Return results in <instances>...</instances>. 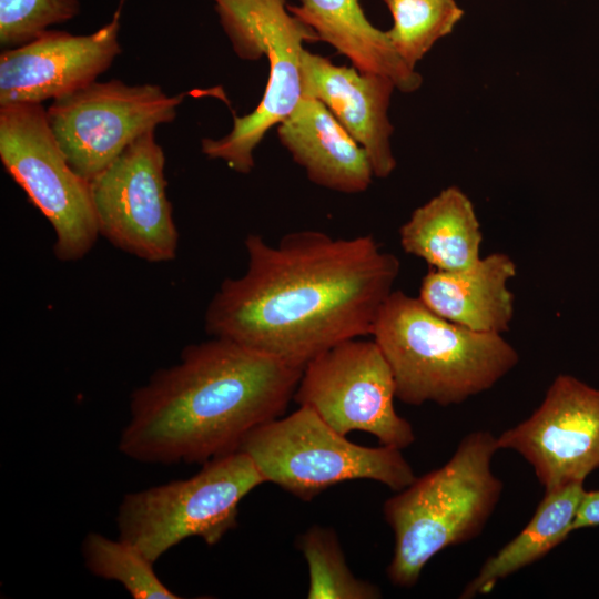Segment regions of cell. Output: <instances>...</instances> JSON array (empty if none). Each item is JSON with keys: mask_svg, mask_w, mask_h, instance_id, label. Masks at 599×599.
I'll use <instances>...</instances> for the list:
<instances>
[{"mask_svg": "<svg viewBox=\"0 0 599 599\" xmlns=\"http://www.w3.org/2000/svg\"><path fill=\"white\" fill-rule=\"evenodd\" d=\"M244 244L246 271L221 283L205 329L302 367L342 342L372 336L400 268L372 235L302 230L276 244L250 234Z\"/></svg>", "mask_w": 599, "mask_h": 599, "instance_id": "cell-1", "label": "cell"}, {"mask_svg": "<svg viewBox=\"0 0 599 599\" xmlns=\"http://www.w3.org/2000/svg\"><path fill=\"white\" fill-rule=\"evenodd\" d=\"M303 369L226 338L187 345L131 394L119 450L164 465L236 451L250 432L283 416Z\"/></svg>", "mask_w": 599, "mask_h": 599, "instance_id": "cell-2", "label": "cell"}, {"mask_svg": "<svg viewBox=\"0 0 599 599\" xmlns=\"http://www.w3.org/2000/svg\"><path fill=\"white\" fill-rule=\"evenodd\" d=\"M372 337L392 368L396 398L415 406L460 404L494 387L519 362L501 334L455 324L395 290Z\"/></svg>", "mask_w": 599, "mask_h": 599, "instance_id": "cell-3", "label": "cell"}, {"mask_svg": "<svg viewBox=\"0 0 599 599\" xmlns=\"http://www.w3.org/2000/svg\"><path fill=\"white\" fill-rule=\"evenodd\" d=\"M497 450L491 433L467 434L445 465L415 478L385 501L384 517L395 537L387 567L394 586H415L438 552L481 532L504 489L491 470Z\"/></svg>", "mask_w": 599, "mask_h": 599, "instance_id": "cell-4", "label": "cell"}, {"mask_svg": "<svg viewBox=\"0 0 599 599\" xmlns=\"http://www.w3.org/2000/svg\"><path fill=\"white\" fill-rule=\"evenodd\" d=\"M212 1L236 55L247 61L264 57L268 62L266 88L253 112L234 116L226 135L201 141V151L209 159L222 160L233 171L248 174L255 165L256 146L272 126L292 113L302 98L303 44L319 39L287 10L286 0Z\"/></svg>", "mask_w": 599, "mask_h": 599, "instance_id": "cell-5", "label": "cell"}, {"mask_svg": "<svg viewBox=\"0 0 599 599\" xmlns=\"http://www.w3.org/2000/svg\"><path fill=\"white\" fill-rule=\"evenodd\" d=\"M195 475L126 494L118 508L119 538L155 564L190 537L213 546L237 525L240 502L266 483L251 457H215Z\"/></svg>", "mask_w": 599, "mask_h": 599, "instance_id": "cell-6", "label": "cell"}, {"mask_svg": "<svg viewBox=\"0 0 599 599\" xmlns=\"http://www.w3.org/2000/svg\"><path fill=\"white\" fill-rule=\"evenodd\" d=\"M238 450L266 483L305 501L347 480H375L399 491L416 478L400 449L352 443L306 406L257 426Z\"/></svg>", "mask_w": 599, "mask_h": 599, "instance_id": "cell-7", "label": "cell"}, {"mask_svg": "<svg viewBox=\"0 0 599 599\" xmlns=\"http://www.w3.org/2000/svg\"><path fill=\"white\" fill-rule=\"evenodd\" d=\"M0 160L51 224L55 257H84L100 236L90 182L67 161L42 104L0 105Z\"/></svg>", "mask_w": 599, "mask_h": 599, "instance_id": "cell-8", "label": "cell"}, {"mask_svg": "<svg viewBox=\"0 0 599 599\" xmlns=\"http://www.w3.org/2000/svg\"><path fill=\"white\" fill-rule=\"evenodd\" d=\"M183 99L153 83L94 81L53 100L47 119L71 167L90 182L141 135L173 122Z\"/></svg>", "mask_w": 599, "mask_h": 599, "instance_id": "cell-9", "label": "cell"}, {"mask_svg": "<svg viewBox=\"0 0 599 599\" xmlns=\"http://www.w3.org/2000/svg\"><path fill=\"white\" fill-rule=\"evenodd\" d=\"M392 368L374 339L342 342L309 361L293 399L346 436L362 430L380 445L404 449L415 441L412 424L395 409Z\"/></svg>", "mask_w": 599, "mask_h": 599, "instance_id": "cell-10", "label": "cell"}, {"mask_svg": "<svg viewBox=\"0 0 599 599\" xmlns=\"http://www.w3.org/2000/svg\"><path fill=\"white\" fill-rule=\"evenodd\" d=\"M154 133L132 142L90 186L100 236L138 258L165 263L176 256L179 232Z\"/></svg>", "mask_w": 599, "mask_h": 599, "instance_id": "cell-11", "label": "cell"}, {"mask_svg": "<svg viewBox=\"0 0 599 599\" xmlns=\"http://www.w3.org/2000/svg\"><path fill=\"white\" fill-rule=\"evenodd\" d=\"M497 446L522 456L545 493L585 483L599 468V389L559 374L541 404L501 433Z\"/></svg>", "mask_w": 599, "mask_h": 599, "instance_id": "cell-12", "label": "cell"}, {"mask_svg": "<svg viewBox=\"0 0 599 599\" xmlns=\"http://www.w3.org/2000/svg\"><path fill=\"white\" fill-rule=\"evenodd\" d=\"M125 0L112 19L90 34L47 30L0 54V105L55 100L97 81L121 53L119 34Z\"/></svg>", "mask_w": 599, "mask_h": 599, "instance_id": "cell-13", "label": "cell"}, {"mask_svg": "<svg viewBox=\"0 0 599 599\" xmlns=\"http://www.w3.org/2000/svg\"><path fill=\"white\" fill-rule=\"evenodd\" d=\"M302 95L324 103L351 136L366 151L376 177L396 167L388 118L396 89L387 77L336 65L328 58L304 49L301 62Z\"/></svg>", "mask_w": 599, "mask_h": 599, "instance_id": "cell-14", "label": "cell"}, {"mask_svg": "<svg viewBox=\"0 0 599 599\" xmlns=\"http://www.w3.org/2000/svg\"><path fill=\"white\" fill-rule=\"evenodd\" d=\"M277 136L309 181L354 194L368 189L374 175L369 158L319 100L302 95L277 125Z\"/></svg>", "mask_w": 599, "mask_h": 599, "instance_id": "cell-15", "label": "cell"}, {"mask_svg": "<svg viewBox=\"0 0 599 599\" xmlns=\"http://www.w3.org/2000/svg\"><path fill=\"white\" fill-rule=\"evenodd\" d=\"M517 274L505 253L480 257L457 271L430 268L424 276L418 298L435 314L481 333L502 334L514 317V294L508 286Z\"/></svg>", "mask_w": 599, "mask_h": 599, "instance_id": "cell-16", "label": "cell"}, {"mask_svg": "<svg viewBox=\"0 0 599 599\" xmlns=\"http://www.w3.org/2000/svg\"><path fill=\"white\" fill-rule=\"evenodd\" d=\"M287 10L311 27L324 41L362 72L389 78L397 90L412 93L423 78L397 54L386 31L374 27L366 18L359 0H300Z\"/></svg>", "mask_w": 599, "mask_h": 599, "instance_id": "cell-17", "label": "cell"}, {"mask_svg": "<svg viewBox=\"0 0 599 599\" xmlns=\"http://www.w3.org/2000/svg\"><path fill=\"white\" fill-rule=\"evenodd\" d=\"M399 242L404 252L432 268L457 271L481 257L483 233L470 199L448 186L414 210L399 229Z\"/></svg>", "mask_w": 599, "mask_h": 599, "instance_id": "cell-18", "label": "cell"}, {"mask_svg": "<svg viewBox=\"0 0 599 599\" xmlns=\"http://www.w3.org/2000/svg\"><path fill=\"white\" fill-rule=\"evenodd\" d=\"M583 491V483H573L545 493L530 521L484 562L476 577L465 586L460 598L490 592L500 580L539 560L566 540L572 532Z\"/></svg>", "mask_w": 599, "mask_h": 599, "instance_id": "cell-19", "label": "cell"}, {"mask_svg": "<svg viewBox=\"0 0 599 599\" xmlns=\"http://www.w3.org/2000/svg\"><path fill=\"white\" fill-rule=\"evenodd\" d=\"M393 17L386 34L413 70L433 45L451 33L464 17L456 0H383Z\"/></svg>", "mask_w": 599, "mask_h": 599, "instance_id": "cell-20", "label": "cell"}, {"mask_svg": "<svg viewBox=\"0 0 599 599\" xmlns=\"http://www.w3.org/2000/svg\"><path fill=\"white\" fill-rule=\"evenodd\" d=\"M87 569L95 577L121 583L133 599H180L158 577L153 562L134 546L91 531L82 541Z\"/></svg>", "mask_w": 599, "mask_h": 599, "instance_id": "cell-21", "label": "cell"}, {"mask_svg": "<svg viewBox=\"0 0 599 599\" xmlns=\"http://www.w3.org/2000/svg\"><path fill=\"white\" fill-rule=\"evenodd\" d=\"M297 545L308 566V599L382 597L376 585L354 576L333 529L314 525L298 537Z\"/></svg>", "mask_w": 599, "mask_h": 599, "instance_id": "cell-22", "label": "cell"}, {"mask_svg": "<svg viewBox=\"0 0 599 599\" xmlns=\"http://www.w3.org/2000/svg\"><path fill=\"white\" fill-rule=\"evenodd\" d=\"M79 13L80 0H0V45L26 44Z\"/></svg>", "mask_w": 599, "mask_h": 599, "instance_id": "cell-23", "label": "cell"}, {"mask_svg": "<svg viewBox=\"0 0 599 599\" xmlns=\"http://www.w3.org/2000/svg\"><path fill=\"white\" fill-rule=\"evenodd\" d=\"M595 526H599V489L583 491L571 530Z\"/></svg>", "mask_w": 599, "mask_h": 599, "instance_id": "cell-24", "label": "cell"}]
</instances>
